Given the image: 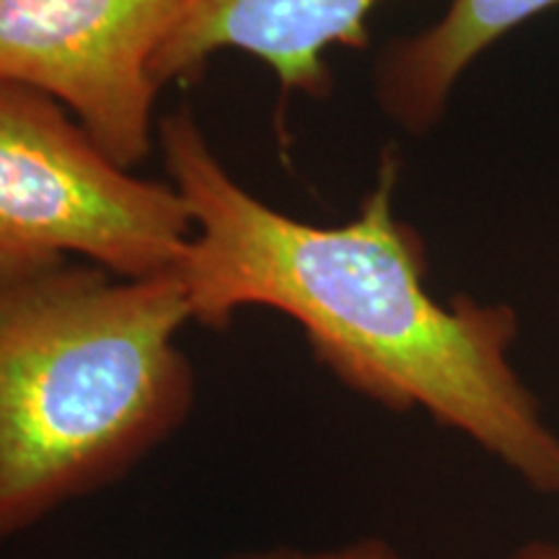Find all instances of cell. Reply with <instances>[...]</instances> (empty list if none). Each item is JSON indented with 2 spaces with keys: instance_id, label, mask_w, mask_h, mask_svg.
<instances>
[{
  "instance_id": "obj_1",
  "label": "cell",
  "mask_w": 559,
  "mask_h": 559,
  "mask_svg": "<svg viewBox=\"0 0 559 559\" xmlns=\"http://www.w3.org/2000/svg\"><path fill=\"white\" fill-rule=\"evenodd\" d=\"M158 138L192 215L177 267L192 321L226 330L249 306L285 313L347 389L394 412H428L531 489L559 495V436L508 360L515 311L430 296L423 241L394 213L400 160L383 158L353 221L313 226L243 190L190 109L160 120Z\"/></svg>"
},
{
  "instance_id": "obj_2",
  "label": "cell",
  "mask_w": 559,
  "mask_h": 559,
  "mask_svg": "<svg viewBox=\"0 0 559 559\" xmlns=\"http://www.w3.org/2000/svg\"><path fill=\"white\" fill-rule=\"evenodd\" d=\"M187 321L177 270L117 277L66 262L0 280V547L115 485L185 425Z\"/></svg>"
},
{
  "instance_id": "obj_3",
  "label": "cell",
  "mask_w": 559,
  "mask_h": 559,
  "mask_svg": "<svg viewBox=\"0 0 559 559\" xmlns=\"http://www.w3.org/2000/svg\"><path fill=\"white\" fill-rule=\"evenodd\" d=\"M190 239L174 185L132 177L50 96L0 83V280L70 257L156 277L179 267Z\"/></svg>"
},
{
  "instance_id": "obj_4",
  "label": "cell",
  "mask_w": 559,
  "mask_h": 559,
  "mask_svg": "<svg viewBox=\"0 0 559 559\" xmlns=\"http://www.w3.org/2000/svg\"><path fill=\"white\" fill-rule=\"evenodd\" d=\"M192 0H0V83L66 107L122 169L153 148V62Z\"/></svg>"
},
{
  "instance_id": "obj_5",
  "label": "cell",
  "mask_w": 559,
  "mask_h": 559,
  "mask_svg": "<svg viewBox=\"0 0 559 559\" xmlns=\"http://www.w3.org/2000/svg\"><path fill=\"white\" fill-rule=\"evenodd\" d=\"M381 0H192L153 62L160 86L187 83L221 50L270 66L283 94H330V47H368V16Z\"/></svg>"
},
{
  "instance_id": "obj_6",
  "label": "cell",
  "mask_w": 559,
  "mask_h": 559,
  "mask_svg": "<svg viewBox=\"0 0 559 559\" xmlns=\"http://www.w3.org/2000/svg\"><path fill=\"white\" fill-rule=\"evenodd\" d=\"M557 5L559 0H451L436 24L383 50L376 88L386 115L407 130L432 128L464 70L489 45Z\"/></svg>"
},
{
  "instance_id": "obj_7",
  "label": "cell",
  "mask_w": 559,
  "mask_h": 559,
  "mask_svg": "<svg viewBox=\"0 0 559 559\" xmlns=\"http://www.w3.org/2000/svg\"><path fill=\"white\" fill-rule=\"evenodd\" d=\"M223 559H412L402 555L400 549L391 547L379 536H366L334 549H296V547H275L260 551H243V555H230Z\"/></svg>"
},
{
  "instance_id": "obj_8",
  "label": "cell",
  "mask_w": 559,
  "mask_h": 559,
  "mask_svg": "<svg viewBox=\"0 0 559 559\" xmlns=\"http://www.w3.org/2000/svg\"><path fill=\"white\" fill-rule=\"evenodd\" d=\"M506 559H559V544L555 542H528L513 551V555Z\"/></svg>"
}]
</instances>
